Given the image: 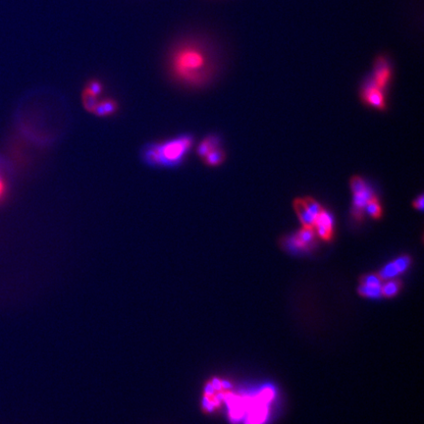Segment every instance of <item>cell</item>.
<instances>
[{
    "label": "cell",
    "mask_w": 424,
    "mask_h": 424,
    "mask_svg": "<svg viewBox=\"0 0 424 424\" xmlns=\"http://www.w3.org/2000/svg\"><path fill=\"white\" fill-rule=\"evenodd\" d=\"M222 66L218 44L201 31H186L167 47L164 67L167 77L179 87L200 90L217 78Z\"/></svg>",
    "instance_id": "obj_1"
},
{
    "label": "cell",
    "mask_w": 424,
    "mask_h": 424,
    "mask_svg": "<svg viewBox=\"0 0 424 424\" xmlns=\"http://www.w3.org/2000/svg\"><path fill=\"white\" fill-rule=\"evenodd\" d=\"M194 144V136L188 133L164 141L148 142L141 148V161L152 168H177L185 162Z\"/></svg>",
    "instance_id": "obj_2"
},
{
    "label": "cell",
    "mask_w": 424,
    "mask_h": 424,
    "mask_svg": "<svg viewBox=\"0 0 424 424\" xmlns=\"http://www.w3.org/2000/svg\"><path fill=\"white\" fill-rule=\"evenodd\" d=\"M392 76L393 65L391 59L385 54H380L376 56L373 63L372 73L369 75V77L372 79V81L380 89L385 91Z\"/></svg>",
    "instance_id": "obj_3"
},
{
    "label": "cell",
    "mask_w": 424,
    "mask_h": 424,
    "mask_svg": "<svg viewBox=\"0 0 424 424\" xmlns=\"http://www.w3.org/2000/svg\"><path fill=\"white\" fill-rule=\"evenodd\" d=\"M361 94L362 100L368 105L377 109L386 108L384 90L380 89L369 76L362 83Z\"/></svg>",
    "instance_id": "obj_4"
},
{
    "label": "cell",
    "mask_w": 424,
    "mask_h": 424,
    "mask_svg": "<svg viewBox=\"0 0 424 424\" xmlns=\"http://www.w3.org/2000/svg\"><path fill=\"white\" fill-rule=\"evenodd\" d=\"M314 230L322 240L330 241L334 233V218L329 211L324 208L316 215L314 224Z\"/></svg>",
    "instance_id": "obj_5"
},
{
    "label": "cell",
    "mask_w": 424,
    "mask_h": 424,
    "mask_svg": "<svg viewBox=\"0 0 424 424\" xmlns=\"http://www.w3.org/2000/svg\"><path fill=\"white\" fill-rule=\"evenodd\" d=\"M316 232L314 227L310 226H302V228L298 231L296 235L293 236L289 239L290 246L295 250H309L312 246H314L315 241Z\"/></svg>",
    "instance_id": "obj_6"
},
{
    "label": "cell",
    "mask_w": 424,
    "mask_h": 424,
    "mask_svg": "<svg viewBox=\"0 0 424 424\" xmlns=\"http://www.w3.org/2000/svg\"><path fill=\"white\" fill-rule=\"evenodd\" d=\"M12 185V175L8 163L0 157V204L8 197Z\"/></svg>",
    "instance_id": "obj_7"
},
{
    "label": "cell",
    "mask_w": 424,
    "mask_h": 424,
    "mask_svg": "<svg viewBox=\"0 0 424 424\" xmlns=\"http://www.w3.org/2000/svg\"><path fill=\"white\" fill-rule=\"evenodd\" d=\"M294 208L297 212L298 219L300 220L302 226L314 227L315 216L310 211L303 199H297L294 202Z\"/></svg>",
    "instance_id": "obj_8"
},
{
    "label": "cell",
    "mask_w": 424,
    "mask_h": 424,
    "mask_svg": "<svg viewBox=\"0 0 424 424\" xmlns=\"http://www.w3.org/2000/svg\"><path fill=\"white\" fill-rule=\"evenodd\" d=\"M220 147V138L216 135L207 136L205 139L200 142L198 145V155L199 157L204 158L209 152L213 151L214 149Z\"/></svg>",
    "instance_id": "obj_9"
},
{
    "label": "cell",
    "mask_w": 424,
    "mask_h": 424,
    "mask_svg": "<svg viewBox=\"0 0 424 424\" xmlns=\"http://www.w3.org/2000/svg\"><path fill=\"white\" fill-rule=\"evenodd\" d=\"M117 107L118 105L115 100L111 98H106L97 102L94 109V113L100 117H107L112 115L117 110Z\"/></svg>",
    "instance_id": "obj_10"
},
{
    "label": "cell",
    "mask_w": 424,
    "mask_h": 424,
    "mask_svg": "<svg viewBox=\"0 0 424 424\" xmlns=\"http://www.w3.org/2000/svg\"><path fill=\"white\" fill-rule=\"evenodd\" d=\"M225 152L221 149V147H218L213 151L209 152L206 157H204V160L206 165L218 166L225 160Z\"/></svg>",
    "instance_id": "obj_11"
},
{
    "label": "cell",
    "mask_w": 424,
    "mask_h": 424,
    "mask_svg": "<svg viewBox=\"0 0 424 424\" xmlns=\"http://www.w3.org/2000/svg\"><path fill=\"white\" fill-rule=\"evenodd\" d=\"M359 293L361 296L366 298H377L382 296L381 292V285L372 286V285H365L361 284L359 288Z\"/></svg>",
    "instance_id": "obj_12"
},
{
    "label": "cell",
    "mask_w": 424,
    "mask_h": 424,
    "mask_svg": "<svg viewBox=\"0 0 424 424\" xmlns=\"http://www.w3.org/2000/svg\"><path fill=\"white\" fill-rule=\"evenodd\" d=\"M365 210L366 212L374 219H379L382 216V207L380 205V203L376 198V196H374L367 204L365 205Z\"/></svg>",
    "instance_id": "obj_13"
},
{
    "label": "cell",
    "mask_w": 424,
    "mask_h": 424,
    "mask_svg": "<svg viewBox=\"0 0 424 424\" xmlns=\"http://www.w3.org/2000/svg\"><path fill=\"white\" fill-rule=\"evenodd\" d=\"M400 282L399 281H395V280H390L383 285H381V292H382V296L386 297V298H392L394 296H396L400 290Z\"/></svg>",
    "instance_id": "obj_14"
},
{
    "label": "cell",
    "mask_w": 424,
    "mask_h": 424,
    "mask_svg": "<svg viewBox=\"0 0 424 424\" xmlns=\"http://www.w3.org/2000/svg\"><path fill=\"white\" fill-rule=\"evenodd\" d=\"M399 274H400L399 268L396 266V264L394 263V261H392V262L388 263L387 265H385V266L383 267L380 270L378 276L380 277L381 280H390V279L396 277Z\"/></svg>",
    "instance_id": "obj_15"
},
{
    "label": "cell",
    "mask_w": 424,
    "mask_h": 424,
    "mask_svg": "<svg viewBox=\"0 0 424 424\" xmlns=\"http://www.w3.org/2000/svg\"><path fill=\"white\" fill-rule=\"evenodd\" d=\"M303 200H304V203L306 204L307 208L310 209V211L316 217V215L321 211L322 206L318 204L314 199L311 198V197H306Z\"/></svg>",
    "instance_id": "obj_16"
},
{
    "label": "cell",
    "mask_w": 424,
    "mask_h": 424,
    "mask_svg": "<svg viewBox=\"0 0 424 424\" xmlns=\"http://www.w3.org/2000/svg\"><path fill=\"white\" fill-rule=\"evenodd\" d=\"M218 406L215 404V402L213 401L212 397H207V396H204L203 401H202V408L204 409L205 412L207 413H211L215 410V408H217Z\"/></svg>",
    "instance_id": "obj_17"
},
{
    "label": "cell",
    "mask_w": 424,
    "mask_h": 424,
    "mask_svg": "<svg viewBox=\"0 0 424 424\" xmlns=\"http://www.w3.org/2000/svg\"><path fill=\"white\" fill-rule=\"evenodd\" d=\"M394 263L396 264V266L399 268L400 273H404L410 264V257L407 256V255L400 256V257H398L397 259L394 260Z\"/></svg>",
    "instance_id": "obj_18"
},
{
    "label": "cell",
    "mask_w": 424,
    "mask_h": 424,
    "mask_svg": "<svg viewBox=\"0 0 424 424\" xmlns=\"http://www.w3.org/2000/svg\"><path fill=\"white\" fill-rule=\"evenodd\" d=\"M86 88L89 89L91 92H93L96 95H99V94L102 93V91H103L102 84L99 81H97V80H91V81H89Z\"/></svg>",
    "instance_id": "obj_19"
},
{
    "label": "cell",
    "mask_w": 424,
    "mask_h": 424,
    "mask_svg": "<svg viewBox=\"0 0 424 424\" xmlns=\"http://www.w3.org/2000/svg\"><path fill=\"white\" fill-rule=\"evenodd\" d=\"M362 284L365 285H372V286H377V285H382V280L380 279V277L375 274H370V275H366L361 279Z\"/></svg>",
    "instance_id": "obj_20"
},
{
    "label": "cell",
    "mask_w": 424,
    "mask_h": 424,
    "mask_svg": "<svg viewBox=\"0 0 424 424\" xmlns=\"http://www.w3.org/2000/svg\"><path fill=\"white\" fill-rule=\"evenodd\" d=\"M215 393H216V391L214 390L211 382L210 381L207 382L206 385L204 386V396H207V397H210L211 398V397H213L215 395Z\"/></svg>",
    "instance_id": "obj_21"
},
{
    "label": "cell",
    "mask_w": 424,
    "mask_h": 424,
    "mask_svg": "<svg viewBox=\"0 0 424 424\" xmlns=\"http://www.w3.org/2000/svg\"><path fill=\"white\" fill-rule=\"evenodd\" d=\"M413 206L414 208L418 209L419 211H422L424 207V197L422 195H420L418 198L415 199V201L413 202Z\"/></svg>",
    "instance_id": "obj_22"
},
{
    "label": "cell",
    "mask_w": 424,
    "mask_h": 424,
    "mask_svg": "<svg viewBox=\"0 0 424 424\" xmlns=\"http://www.w3.org/2000/svg\"><path fill=\"white\" fill-rule=\"evenodd\" d=\"M211 384H212V386H213V388H214V390L216 391V392H221L222 391V387H221V380H220L219 378H213L211 381Z\"/></svg>",
    "instance_id": "obj_23"
},
{
    "label": "cell",
    "mask_w": 424,
    "mask_h": 424,
    "mask_svg": "<svg viewBox=\"0 0 424 424\" xmlns=\"http://www.w3.org/2000/svg\"><path fill=\"white\" fill-rule=\"evenodd\" d=\"M221 387H222V390L223 389L224 390H229V389L232 388V384L227 380H221Z\"/></svg>",
    "instance_id": "obj_24"
}]
</instances>
